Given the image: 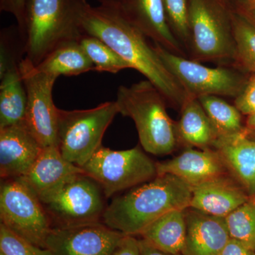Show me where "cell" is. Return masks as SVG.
<instances>
[{
  "mask_svg": "<svg viewBox=\"0 0 255 255\" xmlns=\"http://www.w3.org/2000/svg\"><path fill=\"white\" fill-rule=\"evenodd\" d=\"M78 16L82 34L107 43L161 92L167 105L181 110L190 96L164 65L145 33L120 9L92 6L86 0H79Z\"/></svg>",
  "mask_w": 255,
  "mask_h": 255,
  "instance_id": "1",
  "label": "cell"
},
{
  "mask_svg": "<svg viewBox=\"0 0 255 255\" xmlns=\"http://www.w3.org/2000/svg\"><path fill=\"white\" fill-rule=\"evenodd\" d=\"M192 188L182 179L166 174L130 189L115 198L102 216L104 224L114 231L140 234L159 217L190 205Z\"/></svg>",
  "mask_w": 255,
  "mask_h": 255,
  "instance_id": "2",
  "label": "cell"
},
{
  "mask_svg": "<svg viewBox=\"0 0 255 255\" xmlns=\"http://www.w3.org/2000/svg\"><path fill=\"white\" fill-rule=\"evenodd\" d=\"M119 114L132 119L142 148L154 155L173 152L178 142L177 128L167 112V101L148 80L121 85L117 90Z\"/></svg>",
  "mask_w": 255,
  "mask_h": 255,
  "instance_id": "3",
  "label": "cell"
},
{
  "mask_svg": "<svg viewBox=\"0 0 255 255\" xmlns=\"http://www.w3.org/2000/svg\"><path fill=\"white\" fill-rule=\"evenodd\" d=\"M79 0H27L23 38L24 58L35 66L64 43L80 41Z\"/></svg>",
  "mask_w": 255,
  "mask_h": 255,
  "instance_id": "4",
  "label": "cell"
},
{
  "mask_svg": "<svg viewBox=\"0 0 255 255\" xmlns=\"http://www.w3.org/2000/svg\"><path fill=\"white\" fill-rule=\"evenodd\" d=\"M119 114L115 101L90 110L58 112V147L69 162L82 167L102 146L107 128Z\"/></svg>",
  "mask_w": 255,
  "mask_h": 255,
  "instance_id": "5",
  "label": "cell"
},
{
  "mask_svg": "<svg viewBox=\"0 0 255 255\" xmlns=\"http://www.w3.org/2000/svg\"><path fill=\"white\" fill-rule=\"evenodd\" d=\"M189 25L194 60H236L231 16L218 0H189Z\"/></svg>",
  "mask_w": 255,
  "mask_h": 255,
  "instance_id": "6",
  "label": "cell"
},
{
  "mask_svg": "<svg viewBox=\"0 0 255 255\" xmlns=\"http://www.w3.org/2000/svg\"><path fill=\"white\" fill-rule=\"evenodd\" d=\"M82 168L100 186L107 198L157 176L156 163L138 147L113 150L102 145Z\"/></svg>",
  "mask_w": 255,
  "mask_h": 255,
  "instance_id": "7",
  "label": "cell"
},
{
  "mask_svg": "<svg viewBox=\"0 0 255 255\" xmlns=\"http://www.w3.org/2000/svg\"><path fill=\"white\" fill-rule=\"evenodd\" d=\"M1 224L35 246L46 248L50 219L37 196L16 179H4L0 188Z\"/></svg>",
  "mask_w": 255,
  "mask_h": 255,
  "instance_id": "8",
  "label": "cell"
},
{
  "mask_svg": "<svg viewBox=\"0 0 255 255\" xmlns=\"http://www.w3.org/2000/svg\"><path fill=\"white\" fill-rule=\"evenodd\" d=\"M164 65L173 74L191 97L206 95L237 97L246 85L239 74L231 68H210L194 60L174 54L154 43Z\"/></svg>",
  "mask_w": 255,
  "mask_h": 255,
  "instance_id": "9",
  "label": "cell"
},
{
  "mask_svg": "<svg viewBox=\"0 0 255 255\" xmlns=\"http://www.w3.org/2000/svg\"><path fill=\"white\" fill-rule=\"evenodd\" d=\"M18 68L27 96L25 124L42 147H58L59 109L53 100V89L58 78L39 71L24 57Z\"/></svg>",
  "mask_w": 255,
  "mask_h": 255,
  "instance_id": "10",
  "label": "cell"
},
{
  "mask_svg": "<svg viewBox=\"0 0 255 255\" xmlns=\"http://www.w3.org/2000/svg\"><path fill=\"white\" fill-rule=\"evenodd\" d=\"M104 196L93 179L80 174L42 204L57 227L78 226L99 222L106 209Z\"/></svg>",
  "mask_w": 255,
  "mask_h": 255,
  "instance_id": "11",
  "label": "cell"
},
{
  "mask_svg": "<svg viewBox=\"0 0 255 255\" xmlns=\"http://www.w3.org/2000/svg\"><path fill=\"white\" fill-rule=\"evenodd\" d=\"M124 236L100 222L55 227L46 247L52 255H112Z\"/></svg>",
  "mask_w": 255,
  "mask_h": 255,
  "instance_id": "12",
  "label": "cell"
},
{
  "mask_svg": "<svg viewBox=\"0 0 255 255\" xmlns=\"http://www.w3.org/2000/svg\"><path fill=\"white\" fill-rule=\"evenodd\" d=\"M80 174H85L82 167L64 158L57 146H49L42 148L27 173L16 179L43 204Z\"/></svg>",
  "mask_w": 255,
  "mask_h": 255,
  "instance_id": "13",
  "label": "cell"
},
{
  "mask_svg": "<svg viewBox=\"0 0 255 255\" xmlns=\"http://www.w3.org/2000/svg\"><path fill=\"white\" fill-rule=\"evenodd\" d=\"M43 147L25 122L0 128V175L17 179L27 173Z\"/></svg>",
  "mask_w": 255,
  "mask_h": 255,
  "instance_id": "14",
  "label": "cell"
},
{
  "mask_svg": "<svg viewBox=\"0 0 255 255\" xmlns=\"http://www.w3.org/2000/svg\"><path fill=\"white\" fill-rule=\"evenodd\" d=\"M157 175L169 174L191 188L230 174L217 151L213 148H187L169 160L156 163Z\"/></svg>",
  "mask_w": 255,
  "mask_h": 255,
  "instance_id": "15",
  "label": "cell"
},
{
  "mask_svg": "<svg viewBox=\"0 0 255 255\" xmlns=\"http://www.w3.org/2000/svg\"><path fill=\"white\" fill-rule=\"evenodd\" d=\"M119 9L154 43L184 56L181 43L169 26L163 0H126Z\"/></svg>",
  "mask_w": 255,
  "mask_h": 255,
  "instance_id": "16",
  "label": "cell"
},
{
  "mask_svg": "<svg viewBox=\"0 0 255 255\" xmlns=\"http://www.w3.org/2000/svg\"><path fill=\"white\" fill-rule=\"evenodd\" d=\"M251 199L244 188L227 174L192 188L189 208L226 218Z\"/></svg>",
  "mask_w": 255,
  "mask_h": 255,
  "instance_id": "17",
  "label": "cell"
},
{
  "mask_svg": "<svg viewBox=\"0 0 255 255\" xmlns=\"http://www.w3.org/2000/svg\"><path fill=\"white\" fill-rule=\"evenodd\" d=\"M187 238L182 255H220L231 239L226 219L185 209Z\"/></svg>",
  "mask_w": 255,
  "mask_h": 255,
  "instance_id": "18",
  "label": "cell"
},
{
  "mask_svg": "<svg viewBox=\"0 0 255 255\" xmlns=\"http://www.w3.org/2000/svg\"><path fill=\"white\" fill-rule=\"evenodd\" d=\"M217 151L230 175L244 188L251 199L255 196V140H250L246 130L216 140Z\"/></svg>",
  "mask_w": 255,
  "mask_h": 255,
  "instance_id": "19",
  "label": "cell"
},
{
  "mask_svg": "<svg viewBox=\"0 0 255 255\" xmlns=\"http://www.w3.org/2000/svg\"><path fill=\"white\" fill-rule=\"evenodd\" d=\"M180 111V119L176 124L178 140L189 147L213 148L217 134L199 100L190 97Z\"/></svg>",
  "mask_w": 255,
  "mask_h": 255,
  "instance_id": "20",
  "label": "cell"
},
{
  "mask_svg": "<svg viewBox=\"0 0 255 255\" xmlns=\"http://www.w3.org/2000/svg\"><path fill=\"white\" fill-rule=\"evenodd\" d=\"M141 236L161 251L182 255L187 238L185 210H174L164 214L146 228Z\"/></svg>",
  "mask_w": 255,
  "mask_h": 255,
  "instance_id": "21",
  "label": "cell"
},
{
  "mask_svg": "<svg viewBox=\"0 0 255 255\" xmlns=\"http://www.w3.org/2000/svg\"><path fill=\"white\" fill-rule=\"evenodd\" d=\"M0 128L24 122L27 96L18 65L0 75Z\"/></svg>",
  "mask_w": 255,
  "mask_h": 255,
  "instance_id": "22",
  "label": "cell"
},
{
  "mask_svg": "<svg viewBox=\"0 0 255 255\" xmlns=\"http://www.w3.org/2000/svg\"><path fill=\"white\" fill-rule=\"evenodd\" d=\"M36 67L39 71L56 78L60 75L73 76L94 70L93 63L80 41L68 42L58 47Z\"/></svg>",
  "mask_w": 255,
  "mask_h": 255,
  "instance_id": "23",
  "label": "cell"
},
{
  "mask_svg": "<svg viewBox=\"0 0 255 255\" xmlns=\"http://www.w3.org/2000/svg\"><path fill=\"white\" fill-rule=\"evenodd\" d=\"M214 127L217 139L232 136L244 131L241 113L218 96L206 95L198 98Z\"/></svg>",
  "mask_w": 255,
  "mask_h": 255,
  "instance_id": "24",
  "label": "cell"
},
{
  "mask_svg": "<svg viewBox=\"0 0 255 255\" xmlns=\"http://www.w3.org/2000/svg\"><path fill=\"white\" fill-rule=\"evenodd\" d=\"M80 43L96 71L116 74L124 69L131 68L117 52L97 37L84 34Z\"/></svg>",
  "mask_w": 255,
  "mask_h": 255,
  "instance_id": "25",
  "label": "cell"
},
{
  "mask_svg": "<svg viewBox=\"0 0 255 255\" xmlns=\"http://www.w3.org/2000/svg\"><path fill=\"white\" fill-rule=\"evenodd\" d=\"M226 219L230 236L255 251V202L248 201Z\"/></svg>",
  "mask_w": 255,
  "mask_h": 255,
  "instance_id": "26",
  "label": "cell"
},
{
  "mask_svg": "<svg viewBox=\"0 0 255 255\" xmlns=\"http://www.w3.org/2000/svg\"><path fill=\"white\" fill-rule=\"evenodd\" d=\"M231 16L236 60L255 73V27L238 15Z\"/></svg>",
  "mask_w": 255,
  "mask_h": 255,
  "instance_id": "27",
  "label": "cell"
},
{
  "mask_svg": "<svg viewBox=\"0 0 255 255\" xmlns=\"http://www.w3.org/2000/svg\"><path fill=\"white\" fill-rule=\"evenodd\" d=\"M171 29L178 39L190 44L189 0H163Z\"/></svg>",
  "mask_w": 255,
  "mask_h": 255,
  "instance_id": "28",
  "label": "cell"
},
{
  "mask_svg": "<svg viewBox=\"0 0 255 255\" xmlns=\"http://www.w3.org/2000/svg\"><path fill=\"white\" fill-rule=\"evenodd\" d=\"M0 253L4 255H52L49 250L35 246L0 224Z\"/></svg>",
  "mask_w": 255,
  "mask_h": 255,
  "instance_id": "29",
  "label": "cell"
},
{
  "mask_svg": "<svg viewBox=\"0 0 255 255\" xmlns=\"http://www.w3.org/2000/svg\"><path fill=\"white\" fill-rule=\"evenodd\" d=\"M235 107L241 114L248 115L255 114V75L247 82L235 101Z\"/></svg>",
  "mask_w": 255,
  "mask_h": 255,
  "instance_id": "30",
  "label": "cell"
},
{
  "mask_svg": "<svg viewBox=\"0 0 255 255\" xmlns=\"http://www.w3.org/2000/svg\"><path fill=\"white\" fill-rule=\"evenodd\" d=\"M26 3L27 0H0V10L12 14L16 20L18 35L22 43L24 36Z\"/></svg>",
  "mask_w": 255,
  "mask_h": 255,
  "instance_id": "31",
  "label": "cell"
},
{
  "mask_svg": "<svg viewBox=\"0 0 255 255\" xmlns=\"http://www.w3.org/2000/svg\"><path fill=\"white\" fill-rule=\"evenodd\" d=\"M112 255H142L139 240L132 236H124Z\"/></svg>",
  "mask_w": 255,
  "mask_h": 255,
  "instance_id": "32",
  "label": "cell"
},
{
  "mask_svg": "<svg viewBox=\"0 0 255 255\" xmlns=\"http://www.w3.org/2000/svg\"><path fill=\"white\" fill-rule=\"evenodd\" d=\"M220 255H255V250L231 238Z\"/></svg>",
  "mask_w": 255,
  "mask_h": 255,
  "instance_id": "33",
  "label": "cell"
},
{
  "mask_svg": "<svg viewBox=\"0 0 255 255\" xmlns=\"http://www.w3.org/2000/svg\"><path fill=\"white\" fill-rule=\"evenodd\" d=\"M139 245H140L142 255H173L155 248V246L151 245L150 243L144 240L143 238L139 240Z\"/></svg>",
  "mask_w": 255,
  "mask_h": 255,
  "instance_id": "34",
  "label": "cell"
},
{
  "mask_svg": "<svg viewBox=\"0 0 255 255\" xmlns=\"http://www.w3.org/2000/svg\"><path fill=\"white\" fill-rule=\"evenodd\" d=\"M102 6H108V7L121 9L123 6L126 0H97Z\"/></svg>",
  "mask_w": 255,
  "mask_h": 255,
  "instance_id": "35",
  "label": "cell"
},
{
  "mask_svg": "<svg viewBox=\"0 0 255 255\" xmlns=\"http://www.w3.org/2000/svg\"><path fill=\"white\" fill-rule=\"evenodd\" d=\"M247 125L253 130H255V114L248 117V120H247Z\"/></svg>",
  "mask_w": 255,
  "mask_h": 255,
  "instance_id": "36",
  "label": "cell"
},
{
  "mask_svg": "<svg viewBox=\"0 0 255 255\" xmlns=\"http://www.w3.org/2000/svg\"><path fill=\"white\" fill-rule=\"evenodd\" d=\"M253 7H254V9H255V0H253Z\"/></svg>",
  "mask_w": 255,
  "mask_h": 255,
  "instance_id": "37",
  "label": "cell"
},
{
  "mask_svg": "<svg viewBox=\"0 0 255 255\" xmlns=\"http://www.w3.org/2000/svg\"><path fill=\"white\" fill-rule=\"evenodd\" d=\"M253 199V200L255 202V196L254 198H253V199Z\"/></svg>",
  "mask_w": 255,
  "mask_h": 255,
  "instance_id": "38",
  "label": "cell"
},
{
  "mask_svg": "<svg viewBox=\"0 0 255 255\" xmlns=\"http://www.w3.org/2000/svg\"><path fill=\"white\" fill-rule=\"evenodd\" d=\"M0 255H4L2 254V253H0Z\"/></svg>",
  "mask_w": 255,
  "mask_h": 255,
  "instance_id": "39",
  "label": "cell"
}]
</instances>
